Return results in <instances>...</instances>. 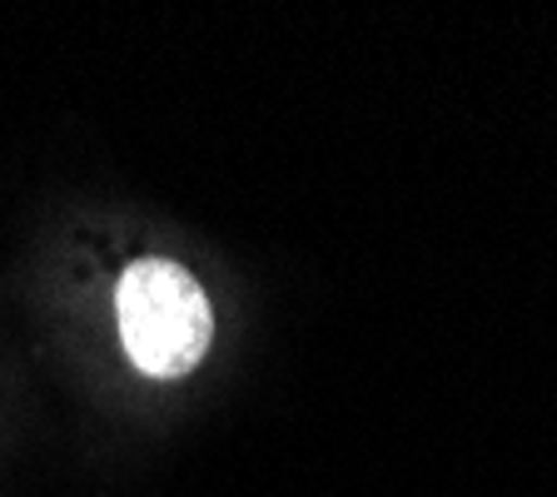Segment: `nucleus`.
Listing matches in <instances>:
<instances>
[{
    "label": "nucleus",
    "instance_id": "1",
    "mask_svg": "<svg viewBox=\"0 0 557 497\" xmlns=\"http://www.w3.org/2000/svg\"><path fill=\"white\" fill-rule=\"evenodd\" d=\"M120 338L139 373L150 378H185L205 363L214 338V309L205 289L170 259H139L125 269L115 289Z\"/></svg>",
    "mask_w": 557,
    "mask_h": 497
}]
</instances>
